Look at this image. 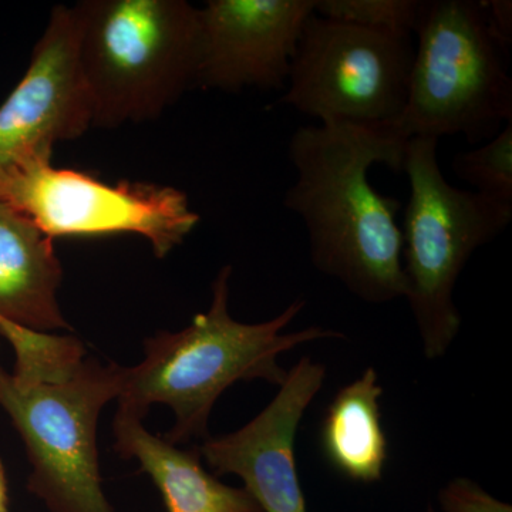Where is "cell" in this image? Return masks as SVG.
<instances>
[{"instance_id": "6da1fadb", "label": "cell", "mask_w": 512, "mask_h": 512, "mask_svg": "<svg viewBox=\"0 0 512 512\" xmlns=\"http://www.w3.org/2000/svg\"><path fill=\"white\" fill-rule=\"evenodd\" d=\"M410 138L397 123H323L299 127L289 140L296 180L284 205L308 231L311 259L367 303L404 298L399 198L369 181L384 164L402 173Z\"/></svg>"}, {"instance_id": "7a4b0ae2", "label": "cell", "mask_w": 512, "mask_h": 512, "mask_svg": "<svg viewBox=\"0 0 512 512\" xmlns=\"http://www.w3.org/2000/svg\"><path fill=\"white\" fill-rule=\"evenodd\" d=\"M231 275L228 265L218 272L207 312L195 315L180 332L148 338L143 362L121 367L119 410L143 419L154 404L170 407L175 416L165 436L170 443L208 439L212 407L239 380L264 379L281 386L288 375L278 363L282 353L313 340L343 338L319 326L284 333L305 308L302 299L266 322H238L228 311Z\"/></svg>"}, {"instance_id": "3957f363", "label": "cell", "mask_w": 512, "mask_h": 512, "mask_svg": "<svg viewBox=\"0 0 512 512\" xmlns=\"http://www.w3.org/2000/svg\"><path fill=\"white\" fill-rule=\"evenodd\" d=\"M73 6L93 128L156 120L195 89L200 8L187 0H82Z\"/></svg>"}, {"instance_id": "277c9868", "label": "cell", "mask_w": 512, "mask_h": 512, "mask_svg": "<svg viewBox=\"0 0 512 512\" xmlns=\"http://www.w3.org/2000/svg\"><path fill=\"white\" fill-rule=\"evenodd\" d=\"M416 35L404 136L471 144L497 136L512 121L510 50L491 29L484 0H427Z\"/></svg>"}, {"instance_id": "5b68a950", "label": "cell", "mask_w": 512, "mask_h": 512, "mask_svg": "<svg viewBox=\"0 0 512 512\" xmlns=\"http://www.w3.org/2000/svg\"><path fill=\"white\" fill-rule=\"evenodd\" d=\"M439 140L413 137L403 173L410 183L404 208L402 266L424 356L446 355L461 329L454 288L478 248L490 244L512 220V205L447 183L437 158Z\"/></svg>"}, {"instance_id": "8992f818", "label": "cell", "mask_w": 512, "mask_h": 512, "mask_svg": "<svg viewBox=\"0 0 512 512\" xmlns=\"http://www.w3.org/2000/svg\"><path fill=\"white\" fill-rule=\"evenodd\" d=\"M120 383L121 366L94 359L55 383H18L0 369V407L28 451L29 491L50 512H113L101 485L97 423L119 399Z\"/></svg>"}, {"instance_id": "52a82bcc", "label": "cell", "mask_w": 512, "mask_h": 512, "mask_svg": "<svg viewBox=\"0 0 512 512\" xmlns=\"http://www.w3.org/2000/svg\"><path fill=\"white\" fill-rule=\"evenodd\" d=\"M0 202L49 238L133 234L146 239L160 259L180 247L201 220L177 188L103 183L82 171L53 167L52 154L0 167Z\"/></svg>"}, {"instance_id": "ba28073f", "label": "cell", "mask_w": 512, "mask_h": 512, "mask_svg": "<svg viewBox=\"0 0 512 512\" xmlns=\"http://www.w3.org/2000/svg\"><path fill=\"white\" fill-rule=\"evenodd\" d=\"M412 35L312 13L278 104L323 123H397L406 107Z\"/></svg>"}, {"instance_id": "9c48e42d", "label": "cell", "mask_w": 512, "mask_h": 512, "mask_svg": "<svg viewBox=\"0 0 512 512\" xmlns=\"http://www.w3.org/2000/svg\"><path fill=\"white\" fill-rule=\"evenodd\" d=\"M93 128V109L80 66L74 6L57 5L33 49L25 76L0 106V167L52 154L59 141Z\"/></svg>"}, {"instance_id": "30bf717a", "label": "cell", "mask_w": 512, "mask_h": 512, "mask_svg": "<svg viewBox=\"0 0 512 512\" xmlns=\"http://www.w3.org/2000/svg\"><path fill=\"white\" fill-rule=\"evenodd\" d=\"M316 0H208L195 89L279 90Z\"/></svg>"}, {"instance_id": "8fae6325", "label": "cell", "mask_w": 512, "mask_h": 512, "mask_svg": "<svg viewBox=\"0 0 512 512\" xmlns=\"http://www.w3.org/2000/svg\"><path fill=\"white\" fill-rule=\"evenodd\" d=\"M325 377V366L302 357L258 416L234 433L208 437L198 450L215 473L241 478L262 512H306L296 470V431Z\"/></svg>"}, {"instance_id": "7c38bea8", "label": "cell", "mask_w": 512, "mask_h": 512, "mask_svg": "<svg viewBox=\"0 0 512 512\" xmlns=\"http://www.w3.org/2000/svg\"><path fill=\"white\" fill-rule=\"evenodd\" d=\"M62 279L53 239L0 202V319L37 332L70 330L57 299Z\"/></svg>"}, {"instance_id": "4fadbf2b", "label": "cell", "mask_w": 512, "mask_h": 512, "mask_svg": "<svg viewBox=\"0 0 512 512\" xmlns=\"http://www.w3.org/2000/svg\"><path fill=\"white\" fill-rule=\"evenodd\" d=\"M143 419L119 410L114 419L116 450L136 458L153 480L168 512H262L244 488H232L211 476L195 451L181 450L148 433Z\"/></svg>"}, {"instance_id": "5bb4252c", "label": "cell", "mask_w": 512, "mask_h": 512, "mask_svg": "<svg viewBox=\"0 0 512 512\" xmlns=\"http://www.w3.org/2000/svg\"><path fill=\"white\" fill-rule=\"evenodd\" d=\"M382 396L376 370L367 367L359 379L336 393L326 410L320 448L326 463L349 480L366 484L382 480L387 461Z\"/></svg>"}, {"instance_id": "9a60e30c", "label": "cell", "mask_w": 512, "mask_h": 512, "mask_svg": "<svg viewBox=\"0 0 512 512\" xmlns=\"http://www.w3.org/2000/svg\"><path fill=\"white\" fill-rule=\"evenodd\" d=\"M0 338L15 353L10 376L18 383H55L69 379L86 360V349L73 336L37 332L0 319Z\"/></svg>"}, {"instance_id": "2e32d148", "label": "cell", "mask_w": 512, "mask_h": 512, "mask_svg": "<svg viewBox=\"0 0 512 512\" xmlns=\"http://www.w3.org/2000/svg\"><path fill=\"white\" fill-rule=\"evenodd\" d=\"M453 171L471 191L512 205V121L483 146L458 153Z\"/></svg>"}, {"instance_id": "e0dca14e", "label": "cell", "mask_w": 512, "mask_h": 512, "mask_svg": "<svg viewBox=\"0 0 512 512\" xmlns=\"http://www.w3.org/2000/svg\"><path fill=\"white\" fill-rule=\"evenodd\" d=\"M423 8L420 0H316L315 13L363 28L413 35Z\"/></svg>"}, {"instance_id": "ac0fdd59", "label": "cell", "mask_w": 512, "mask_h": 512, "mask_svg": "<svg viewBox=\"0 0 512 512\" xmlns=\"http://www.w3.org/2000/svg\"><path fill=\"white\" fill-rule=\"evenodd\" d=\"M439 503L444 512H512L510 504L497 500L476 481L458 477L441 488Z\"/></svg>"}, {"instance_id": "d6986e66", "label": "cell", "mask_w": 512, "mask_h": 512, "mask_svg": "<svg viewBox=\"0 0 512 512\" xmlns=\"http://www.w3.org/2000/svg\"><path fill=\"white\" fill-rule=\"evenodd\" d=\"M488 23L508 50L512 45V2L511 0H484Z\"/></svg>"}, {"instance_id": "ffe728a7", "label": "cell", "mask_w": 512, "mask_h": 512, "mask_svg": "<svg viewBox=\"0 0 512 512\" xmlns=\"http://www.w3.org/2000/svg\"><path fill=\"white\" fill-rule=\"evenodd\" d=\"M9 511L8 477H6L5 466L0 460V512Z\"/></svg>"}, {"instance_id": "44dd1931", "label": "cell", "mask_w": 512, "mask_h": 512, "mask_svg": "<svg viewBox=\"0 0 512 512\" xmlns=\"http://www.w3.org/2000/svg\"><path fill=\"white\" fill-rule=\"evenodd\" d=\"M427 512H436V511H434L433 507H429V510H427Z\"/></svg>"}, {"instance_id": "7402d4cb", "label": "cell", "mask_w": 512, "mask_h": 512, "mask_svg": "<svg viewBox=\"0 0 512 512\" xmlns=\"http://www.w3.org/2000/svg\"><path fill=\"white\" fill-rule=\"evenodd\" d=\"M0 369H2V366H0Z\"/></svg>"}]
</instances>
